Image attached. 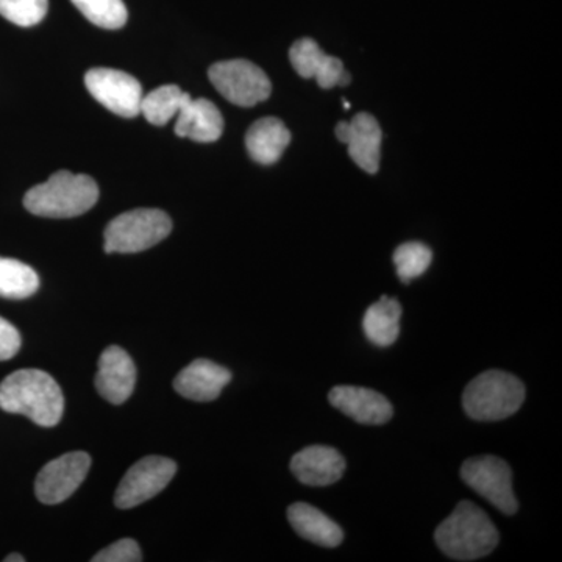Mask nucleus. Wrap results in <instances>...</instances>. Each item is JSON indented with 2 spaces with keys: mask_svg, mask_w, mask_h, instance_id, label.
Returning a JSON list of instances; mask_svg holds the SVG:
<instances>
[{
  "mask_svg": "<svg viewBox=\"0 0 562 562\" xmlns=\"http://www.w3.org/2000/svg\"><path fill=\"white\" fill-rule=\"evenodd\" d=\"M0 408L22 414L40 427L52 428L61 420L65 397L49 373L40 369H21L0 383Z\"/></svg>",
  "mask_w": 562,
  "mask_h": 562,
  "instance_id": "1",
  "label": "nucleus"
},
{
  "mask_svg": "<svg viewBox=\"0 0 562 562\" xmlns=\"http://www.w3.org/2000/svg\"><path fill=\"white\" fill-rule=\"evenodd\" d=\"M435 541L452 560L475 561L494 552L498 531L482 508L471 502H461L436 528Z\"/></svg>",
  "mask_w": 562,
  "mask_h": 562,
  "instance_id": "2",
  "label": "nucleus"
},
{
  "mask_svg": "<svg viewBox=\"0 0 562 562\" xmlns=\"http://www.w3.org/2000/svg\"><path fill=\"white\" fill-rule=\"evenodd\" d=\"M98 201L99 187L90 176L60 171L29 190L24 206L35 216L68 220L87 213Z\"/></svg>",
  "mask_w": 562,
  "mask_h": 562,
  "instance_id": "3",
  "label": "nucleus"
},
{
  "mask_svg": "<svg viewBox=\"0 0 562 562\" xmlns=\"http://www.w3.org/2000/svg\"><path fill=\"white\" fill-rule=\"evenodd\" d=\"M525 402V386L512 373L483 372L473 379L462 395L464 412L473 420H503L519 412Z\"/></svg>",
  "mask_w": 562,
  "mask_h": 562,
  "instance_id": "4",
  "label": "nucleus"
},
{
  "mask_svg": "<svg viewBox=\"0 0 562 562\" xmlns=\"http://www.w3.org/2000/svg\"><path fill=\"white\" fill-rule=\"evenodd\" d=\"M172 221L165 211L140 209L114 217L106 225V254H136L168 238Z\"/></svg>",
  "mask_w": 562,
  "mask_h": 562,
  "instance_id": "5",
  "label": "nucleus"
},
{
  "mask_svg": "<svg viewBox=\"0 0 562 562\" xmlns=\"http://www.w3.org/2000/svg\"><path fill=\"white\" fill-rule=\"evenodd\" d=\"M211 83L228 102L255 106L268 101L272 85L265 70L247 60L220 61L209 70Z\"/></svg>",
  "mask_w": 562,
  "mask_h": 562,
  "instance_id": "6",
  "label": "nucleus"
},
{
  "mask_svg": "<svg viewBox=\"0 0 562 562\" xmlns=\"http://www.w3.org/2000/svg\"><path fill=\"white\" fill-rule=\"evenodd\" d=\"M461 479L506 516H513L519 509L513 491L512 468L501 458L476 457L465 461L461 468Z\"/></svg>",
  "mask_w": 562,
  "mask_h": 562,
  "instance_id": "7",
  "label": "nucleus"
},
{
  "mask_svg": "<svg viewBox=\"0 0 562 562\" xmlns=\"http://www.w3.org/2000/svg\"><path fill=\"white\" fill-rule=\"evenodd\" d=\"M177 472L176 461L162 457H146L125 473L114 494V505L131 509L160 494Z\"/></svg>",
  "mask_w": 562,
  "mask_h": 562,
  "instance_id": "8",
  "label": "nucleus"
},
{
  "mask_svg": "<svg viewBox=\"0 0 562 562\" xmlns=\"http://www.w3.org/2000/svg\"><path fill=\"white\" fill-rule=\"evenodd\" d=\"M85 85L92 98L111 113L122 117H136L140 114L143 87L131 74L117 69L94 68L88 70Z\"/></svg>",
  "mask_w": 562,
  "mask_h": 562,
  "instance_id": "9",
  "label": "nucleus"
},
{
  "mask_svg": "<svg viewBox=\"0 0 562 562\" xmlns=\"http://www.w3.org/2000/svg\"><path fill=\"white\" fill-rule=\"evenodd\" d=\"M91 469V457L85 452L61 454L41 469L35 482L36 498L44 505L68 501Z\"/></svg>",
  "mask_w": 562,
  "mask_h": 562,
  "instance_id": "10",
  "label": "nucleus"
},
{
  "mask_svg": "<svg viewBox=\"0 0 562 562\" xmlns=\"http://www.w3.org/2000/svg\"><path fill=\"white\" fill-rule=\"evenodd\" d=\"M136 383V368L131 355L117 346L103 350L95 375V387L106 402L122 405L131 398Z\"/></svg>",
  "mask_w": 562,
  "mask_h": 562,
  "instance_id": "11",
  "label": "nucleus"
},
{
  "mask_svg": "<svg viewBox=\"0 0 562 562\" xmlns=\"http://www.w3.org/2000/svg\"><path fill=\"white\" fill-rule=\"evenodd\" d=\"M328 401L347 417L364 425H383L390 422L394 408L380 392L360 386H336Z\"/></svg>",
  "mask_w": 562,
  "mask_h": 562,
  "instance_id": "12",
  "label": "nucleus"
},
{
  "mask_svg": "<svg viewBox=\"0 0 562 562\" xmlns=\"http://www.w3.org/2000/svg\"><path fill=\"white\" fill-rule=\"evenodd\" d=\"M291 471L306 486H330L342 479L346 461L333 447L312 446L294 454Z\"/></svg>",
  "mask_w": 562,
  "mask_h": 562,
  "instance_id": "13",
  "label": "nucleus"
},
{
  "mask_svg": "<svg viewBox=\"0 0 562 562\" xmlns=\"http://www.w3.org/2000/svg\"><path fill=\"white\" fill-rule=\"evenodd\" d=\"M232 382V372L210 360H195L173 380L181 397L194 402H211Z\"/></svg>",
  "mask_w": 562,
  "mask_h": 562,
  "instance_id": "14",
  "label": "nucleus"
},
{
  "mask_svg": "<svg viewBox=\"0 0 562 562\" xmlns=\"http://www.w3.org/2000/svg\"><path fill=\"white\" fill-rule=\"evenodd\" d=\"M176 120V135L195 143H214L224 132V117L209 99H192L191 94L188 95Z\"/></svg>",
  "mask_w": 562,
  "mask_h": 562,
  "instance_id": "15",
  "label": "nucleus"
},
{
  "mask_svg": "<svg viewBox=\"0 0 562 562\" xmlns=\"http://www.w3.org/2000/svg\"><path fill=\"white\" fill-rule=\"evenodd\" d=\"M349 135L346 143L349 146L351 160L360 166L362 171L375 173L380 169L382 157L383 133L379 121L369 113H360L349 122Z\"/></svg>",
  "mask_w": 562,
  "mask_h": 562,
  "instance_id": "16",
  "label": "nucleus"
},
{
  "mask_svg": "<svg viewBox=\"0 0 562 562\" xmlns=\"http://www.w3.org/2000/svg\"><path fill=\"white\" fill-rule=\"evenodd\" d=\"M288 520L294 531L306 541L328 549H335L342 542V528L308 503L291 505L288 509Z\"/></svg>",
  "mask_w": 562,
  "mask_h": 562,
  "instance_id": "17",
  "label": "nucleus"
},
{
  "mask_svg": "<svg viewBox=\"0 0 562 562\" xmlns=\"http://www.w3.org/2000/svg\"><path fill=\"white\" fill-rule=\"evenodd\" d=\"M291 143V133L277 117L268 116L255 122L246 135V147L251 160L271 166L280 160Z\"/></svg>",
  "mask_w": 562,
  "mask_h": 562,
  "instance_id": "18",
  "label": "nucleus"
},
{
  "mask_svg": "<svg viewBox=\"0 0 562 562\" xmlns=\"http://www.w3.org/2000/svg\"><path fill=\"white\" fill-rule=\"evenodd\" d=\"M402 305L397 299L383 295L369 306L362 319V328L369 341L379 347H390L401 335Z\"/></svg>",
  "mask_w": 562,
  "mask_h": 562,
  "instance_id": "19",
  "label": "nucleus"
},
{
  "mask_svg": "<svg viewBox=\"0 0 562 562\" xmlns=\"http://www.w3.org/2000/svg\"><path fill=\"white\" fill-rule=\"evenodd\" d=\"M188 92L181 91L177 85H165L143 95L140 101V114L150 124L161 127L177 117L181 103L188 98Z\"/></svg>",
  "mask_w": 562,
  "mask_h": 562,
  "instance_id": "20",
  "label": "nucleus"
},
{
  "mask_svg": "<svg viewBox=\"0 0 562 562\" xmlns=\"http://www.w3.org/2000/svg\"><path fill=\"white\" fill-rule=\"evenodd\" d=\"M40 290L38 273L31 266L0 257V297L27 299Z\"/></svg>",
  "mask_w": 562,
  "mask_h": 562,
  "instance_id": "21",
  "label": "nucleus"
},
{
  "mask_svg": "<svg viewBox=\"0 0 562 562\" xmlns=\"http://www.w3.org/2000/svg\"><path fill=\"white\" fill-rule=\"evenodd\" d=\"M80 13L98 27L116 31L124 27L128 11L122 0H70Z\"/></svg>",
  "mask_w": 562,
  "mask_h": 562,
  "instance_id": "22",
  "label": "nucleus"
},
{
  "mask_svg": "<svg viewBox=\"0 0 562 562\" xmlns=\"http://www.w3.org/2000/svg\"><path fill=\"white\" fill-rule=\"evenodd\" d=\"M432 251L424 243H405L394 251L395 268L403 283L417 279L430 268Z\"/></svg>",
  "mask_w": 562,
  "mask_h": 562,
  "instance_id": "23",
  "label": "nucleus"
},
{
  "mask_svg": "<svg viewBox=\"0 0 562 562\" xmlns=\"http://www.w3.org/2000/svg\"><path fill=\"white\" fill-rule=\"evenodd\" d=\"M49 9V0H0V16L20 25L33 27L40 24Z\"/></svg>",
  "mask_w": 562,
  "mask_h": 562,
  "instance_id": "24",
  "label": "nucleus"
},
{
  "mask_svg": "<svg viewBox=\"0 0 562 562\" xmlns=\"http://www.w3.org/2000/svg\"><path fill=\"white\" fill-rule=\"evenodd\" d=\"M327 54L321 49L319 44L312 38H302L292 44L290 60L292 68L303 79H316L321 66L324 65Z\"/></svg>",
  "mask_w": 562,
  "mask_h": 562,
  "instance_id": "25",
  "label": "nucleus"
},
{
  "mask_svg": "<svg viewBox=\"0 0 562 562\" xmlns=\"http://www.w3.org/2000/svg\"><path fill=\"white\" fill-rule=\"evenodd\" d=\"M143 561V554L138 542L133 539H121V541L111 543L106 549L101 550L92 562H138Z\"/></svg>",
  "mask_w": 562,
  "mask_h": 562,
  "instance_id": "26",
  "label": "nucleus"
},
{
  "mask_svg": "<svg viewBox=\"0 0 562 562\" xmlns=\"http://www.w3.org/2000/svg\"><path fill=\"white\" fill-rule=\"evenodd\" d=\"M21 349V335L9 321L0 317V361L11 360Z\"/></svg>",
  "mask_w": 562,
  "mask_h": 562,
  "instance_id": "27",
  "label": "nucleus"
},
{
  "mask_svg": "<svg viewBox=\"0 0 562 562\" xmlns=\"http://www.w3.org/2000/svg\"><path fill=\"white\" fill-rule=\"evenodd\" d=\"M344 70H346L344 69V63L339 58L327 55L324 65L321 66L319 72H317V85H319L322 90H330V88L338 87Z\"/></svg>",
  "mask_w": 562,
  "mask_h": 562,
  "instance_id": "28",
  "label": "nucleus"
},
{
  "mask_svg": "<svg viewBox=\"0 0 562 562\" xmlns=\"http://www.w3.org/2000/svg\"><path fill=\"white\" fill-rule=\"evenodd\" d=\"M349 122H339L338 125H336V138L341 140V143H346L347 135H349Z\"/></svg>",
  "mask_w": 562,
  "mask_h": 562,
  "instance_id": "29",
  "label": "nucleus"
},
{
  "mask_svg": "<svg viewBox=\"0 0 562 562\" xmlns=\"http://www.w3.org/2000/svg\"><path fill=\"white\" fill-rule=\"evenodd\" d=\"M350 83V74L347 70H344L341 79H339L338 87H347Z\"/></svg>",
  "mask_w": 562,
  "mask_h": 562,
  "instance_id": "30",
  "label": "nucleus"
},
{
  "mask_svg": "<svg viewBox=\"0 0 562 562\" xmlns=\"http://www.w3.org/2000/svg\"><path fill=\"white\" fill-rule=\"evenodd\" d=\"M25 558L18 553H11L5 558V562H24Z\"/></svg>",
  "mask_w": 562,
  "mask_h": 562,
  "instance_id": "31",
  "label": "nucleus"
}]
</instances>
